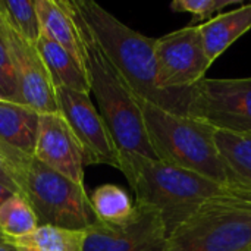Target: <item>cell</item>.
<instances>
[{
	"label": "cell",
	"instance_id": "4316f807",
	"mask_svg": "<svg viewBox=\"0 0 251 251\" xmlns=\"http://www.w3.org/2000/svg\"><path fill=\"white\" fill-rule=\"evenodd\" d=\"M4 243H7V238L0 232V244H4Z\"/></svg>",
	"mask_w": 251,
	"mask_h": 251
},
{
	"label": "cell",
	"instance_id": "5bb4252c",
	"mask_svg": "<svg viewBox=\"0 0 251 251\" xmlns=\"http://www.w3.org/2000/svg\"><path fill=\"white\" fill-rule=\"evenodd\" d=\"M250 29L251 3L229 12H222L210 21L200 24V34L210 65Z\"/></svg>",
	"mask_w": 251,
	"mask_h": 251
},
{
	"label": "cell",
	"instance_id": "9c48e42d",
	"mask_svg": "<svg viewBox=\"0 0 251 251\" xmlns=\"http://www.w3.org/2000/svg\"><path fill=\"white\" fill-rule=\"evenodd\" d=\"M168 231L157 209L135 203L134 215L118 225L96 222L85 229L84 251H165Z\"/></svg>",
	"mask_w": 251,
	"mask_h": 251
},
{
	"label": "cell",
	"instance_id": "277c9868",
	"mask_svg": "<svg viewBox=\"0 0 251 251\" xmlns=\"http://www.w3.org/2000/svg\"><path fill=\"white\" fill-rule=\"evenodd\" d=\"M76 21L84 44V60L90 90L96 97L99 112L112 134L121 157L138 154L157 159L146 128L140 100L106 57L78 15Z\"/></svg>",
	"mask_w": 251,
	"mask_h": 251
},
{
	"label": "cell",
	"instance_id": "8992f818",
	"mask_svg": "<svg viewBox=\"0 0 251 251\" xmlns=\"http://www.w3.org/2000/svg\"><path fill=\"white\" fill-rule=\"evenodd\" d=\"M165 251H251V190L206 203L169 235Z\"/></svg>",
	"mask_w": 251,
	"mask_h": 251
},
{
	"label": "cell",
	"instance_id": "5b68a950",
	"mask_svg": "<svg viewBox=\"0 0 251 251\" xmlns=\"http://www.w3.org/2000/svg\"><path fill=\"white\" fill-rule=\"evenodd\" d=\"M146 128L159 160L191 171L224 185H241L224 162L216 140V129L191 118L171 113L140 100Z\"/></svg>",
	"mask_w": 251,
	"mask_h": 251
},
{
	"label": "cell",
	"instance_id": "4fadbf2b",
	"mask_svg": "<svg viewBox=\"0 0 251 251\" xmlns=\"http://www.w3.org/2000/svg\"><path fill=\"white\" fill-rule=\"evenodd\" d=\"M41 37L59 44L75 56L79 62L84 60V44L78 26L76 15L71 0H35Z\"/></svg>",
	"mask_w": 251,
	"mask_h": 251
},
{
	"label": "cell",
	"instance_id": "ba28073f",
	"mask_svg": "<svg viewBox=\"0 0 251 251\" xmlns=\"http://www.w3.org/2000/svg\"><path fill=\"white\" fill-rule=\"evenodd\" d=\"M157 84L163 91L191 90L212 66L203 46L200 25H188L156 38Z\"/></svg>",
	"mask_w": 251,
	"mask_h": 251
},
{
	"label": "cell",
	"instance_id": "52a82bcc",
	"mask_svg": "<svg viewBox=\"0 0 251 251\" xmlns=\"http://www.w3.org/2000/svg\"><path fill=\"white\" fill-rule=\"evenodd\" d=\"M190 116L216 131L251 135V76L204 78L193 87Z\"/></svg>",
	"mask_w": 251,
	"mask_h": 251
},
{
	"label": "cell",
	"instance_id": "d6986e66",
	"mask_svg": "<svg viewBox=\"0 0 251 251\" xmlns=\"http://www.w3.org/2000/svg\"><path fill=\"white\" fill-rule=\"evenodd\" d=\"M215 140L234 178L241 185L251 188V135L216 131Z\"/></svg>",
	"mask_w": 251,
	"mask_h": 251
},
{
	"label": "cell",
	"instance_id": "6da1fadb",
	"mask_svg": "<svg viewBox=\"0 0 251 251\" xmlns=\"http://www.w3.org/2000/svg\"><path fill=\"white\" fill-rule=\"evenodd\" d=\"M71 1L79 19L138 100L175 115L190 116L193 88L163 91L157 84L156 38L129 28L93 0Z\"/></svg>",
	"mask_w": 251,
	"mask_h": 251
},
{
	"label": "cell",
	"instance_id": "ffe728a7",
	"mask_svg": "<svg viewBox=\"0 0 251 251\" xmlns=\"http://www.w3.org/2000/svg\"><path fill=\"white\" fill-rule=\"evenodd\" d=\"M0 22L31 44L41 37L35 0H0Z\"/></svg>",
	"mask_w": 251,
	"mask_h": 251
},
{
	"label": "cell",
	"instance_id": "8fae6325",
	"mask_svg": "<svg viewBox=\"0 0 251 251\" xmlns=\"http://www.w3.org/2000/svg\"><path fill=\"white\" fill-rule=\"evenodd\" d=\"M15 68L21 104L40 115L60 112L56 87L35 44L28 43L4 25L0 29Z\"/></svg>",
	"mask_w": 251,
	"mask_h": 251
},
{
	"label": "cell",
	"instance_id": "7402d4cb",
	"mask_svg": "<svg viewBox=\"0 0 251 251\" xmlns=\"http://www.w3.org/2000/svg\"><path fill=\"white\" fill-rule=\"evenodd\" d=\"M232 4H241V0H175L169 4L172 12L190 13L193 21L190 25H200L199 22H207L215 15L222 13L225 7Z\"/></svg>",
	"mask_w": 251,
	"mask_h": 251
},
{
	"label": "cell",
	"instance_id": "2e32d148",
	"mask_svg": "<svg viewBox=\"0 0 251 251\" xmlns=\"http://www.w3.org/2000/svg\"><path fill=\"white\" fill-rule=\"evenodd\" d=\"M35 46L51 75L54 87L91 94L85 63L79 62L68 50L44 37H40Z\"/></svg>",
	"mask_w": 251,
	"mask_h": 251
},
{
	"label": "cell",
	"instance_id": "cb8c5ba5",
	"mask_svg": "<svg viewBox=\"0 0 251 251\" xmlns=\"http://www.w3.org/2000/svg\"><path fill=\"white\" fill-rule=\"evenodd\" d=\"M0 184L6 185L9 190H12L15 194H18V188L12 179V175H10V171H9V166H7V162L3 156V153L0 151Z\"/></svg>",
	"mask_w": 251,
	"mask_h": 251
},
{
	"label": "cell",
	"instance_id": "7a4b0ae2",
	"mask_svg": "<svg viewBox=\"0 0 251 251\" xmlns=\"http://www.w3.org/2000/svg\"><path fill=\"white\" fill-rule=\"evenodd\" d=\"M135 193V203L157 209L168 235L188 221L206 203L235 196L250 187L224 185L191 171L138 154L121 157L119 169Z\"/></svg>",
	"mask_w": 251,
	"mask_h": 251
},
{
	"label": "cell",
	"instance_id": "ac0fdd59",
	"mask_svg": "<svg viewBox=\"0 0 251 251\" xmlns=\"http://www.w3.org/2000/svg\"><path fill=\"white\" fill-rule=\"evenodd\" d=\"M93 213L97 222L118 225L128 221L135 212V203L119 185L103 184L90 197Z\"/></svg>",
	"mask_w": 251,
	"mask_h": 251
},
{
	"label": "cell",
	"instance_id": "9a60e30c",
	"mask_svg": "<svg viewBox=\"0 0 251 251\" xmlns=\"http://www.w3.org/2000/svg\"><path fill=\"white\" fill-rule=\"evenodd\" d=\"M40 113L0 99V144L34 156Z\"/></svg>",
	"mask_w": 251,
	"mask_h": 251
},
{
	"label": "cell",
	"instance_id": "484cf974",
	"mask_svg": "<svg viewBox=\"0 0 251 251\" xmlns=\"http://www.w3.org/2000/svg\"><path fill=\"white\" fill-rule=\"evenodd\" d=\"M0 251H18V249L15 247L13 243L7 241V243H4V244H0Z\"/></svg>",
	"mask_w": 251,
	"mask_h": 251
},
{
	"label": "cell",
	"instance_id": "44dd1931",
	"mask_svg": "<svg viewBox=\"0 0 251 251\" xmlns=\"http://www.w3.org/2000/svg\"><path fill=\"white\" fill-rule=\"evenodd\" d=\"M38 226V219L32 207L19 194H15L0 206V232L7 241L25 237Z\"/></svg>",
	"mask_w": 251,
	"mask_h": 251
},
{
	"label": "cell",
	"instance_id": "30bf717a",
	"mask_svg": "<svg viewBox=\"0 0 251 251\" xmlns=\"http://www.w3.org/2000/svg\"><path fill=\"white\" fill-rule=\"evenodd\" d=\"M56 94L60 113L82 146L85 165H107L119 171L121 154L90 94L63 87H56Z\"/></svg>",
	"mask_w": 251,
	"mask_h": 251
},
{
	"label": "cell",
	"instance_id": "d4e9b609",
	"mask_svg": "<svg viewBox=\"0 0 251 251\" xmlns=\"http://www.w3.org/2000/svg\"><path fill=\"white\" fill-rule=\"evenodd\" d=\"M15 196V193L12 191V190H9L6 185H3V184H0V206L3 204V203H6L9 199H12Z\"/></svg>",
	"mask_w": 251,
	"mask_h": 251
},
{
	"label": "cell",
	"instance_id": "603a6c76",
	"mask_svg": "<svg viewBox=\"0 0 251 251\" xmlns=\"http://www.w3.org/2000/svg\"><path fill=\"white\" fill-rule=\"evenodd\" d=\"M0 99L21 104L15 68L1 32H0Z\"/></svg>",
	"mask_w": 251,
	"mask_h": 251
},
{
	"label": "cell",
	"instance_id": "83f0119b",
	"mask_svg": "<svg viewBox=\"0 0 251 251\" xmlns=\"http://www.w3.org/2000/svg\"><path fill=\"white\" fill-rule=\"evenodd\" d=\"M0 29H1V22H0Z\"/></svg>",
	"mask_w": 251,
	"mask_h": 251
},
{
	"label": "cell",
	"instance_id": "3957f363",
	"mask_svg": "<svg viewBox=\"0 0 251 251\" xmlns=\"http://www.w3.org/2000/svg\"><path fill=\"white\" fill-rule=\"evenodd\" d=\"M18 194L32 207L38 225L85 231L97 222L84 185L75 184L34 156L0 144Z\"/></svg>",
	"mask_w": 251,
	"mask_h": 251
},
{
	"label": "cell",
	"instance_id": "7c38bea8",
	"mask_svg": "<svg viewBox=\"0 0 251 251\" xmlns=\"http://www.w3.org/2000/svg\"><path fill=\"white\" fill-rule=\"evenodd\" d=\"M34 157L72 182L84 185V150L60 112L40 115Z\"/></svg>",
	"mask_w": 251,
	"mask_h": 251
},
{
	"label": "cell",
	"instance_id": "e0dca14e",
	"mask_svg": "<svg viewBox=\"0 0 251 251\" xmlns=\"http://www.w3.org/2000/svg\"><path fill=\"white\" fill-rule=\"evenodd\" d=\"M10 243L15 244L18 251H84L85 231L43 225Z\"/></svg>",
	"mask_w": 251,
	"mask_h": 251
}]
</instances>
